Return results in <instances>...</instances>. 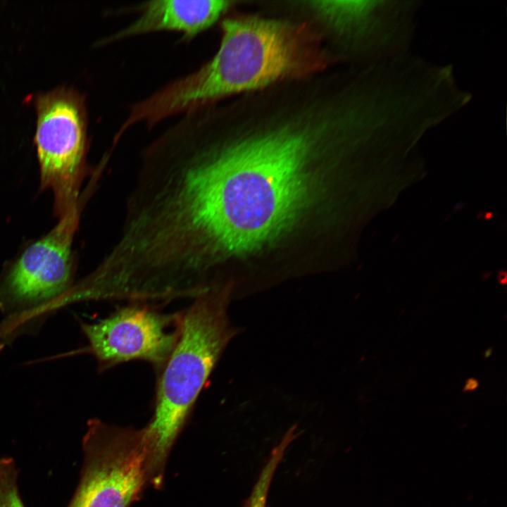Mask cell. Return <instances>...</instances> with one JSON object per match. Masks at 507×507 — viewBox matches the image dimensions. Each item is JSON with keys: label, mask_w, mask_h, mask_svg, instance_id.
Listing matches in <instances>:
<instances>
[{"label": "cell", "mask_w": 507, "mask_h": 507, "mask_svg": "<svg viewBox=\"0 0 507 507\" xmlns=\"http://www.w3.org/2000/svg\"><path fill=\"white\" fill-rule=\"evenodd\" d=\"M273 92L182 114L146 153L139 227L158 263L184 284L215 282L229 258L279 234L302 203L308 163L338 139L342 115L328 96Z\"/></svg>", "instance_id": "1"}, {"label": "cell", "mask_w": 507, "mask_h": 507, "mask_svg": "<svg viewBox=\"0 0 507 507\" xmlns=\"http://www.w3.org/2000/svg\"><path fill=\"white\" fill-rule=\"evenodd\" d=\"M218 51L196 70L163 85L144 101L156 123L239 93L323 71L326 57L304 27L258 17H232L221 24Z\"/></svg>", "instance_id": "2"}, {"label": "cell", "mask_w": 507, "mask_h": 507, "mask_svg": "<svg viewBox=\"0 0 507 507\" xmlns=\"http://www.w3.org/2000/svg\"><path fill=\"white\" fill-rule=\"evenodd\" d=\"M230 285L203 293L182 311L178 340L158 373L154 413L142 428L152 484L162 482L166 459L223 351L237 331L227 306Z\"/></svg>", "instance_id": "3"}, {"label": "cell", "mask_w": 507, "mask_h": 507, "mask_svg": "<svg viewBox=\"0 0 507 507\" xmlns=\"http://www.w3.org/2000/svg\"><path fill=\"white\" fill-rule=\"evenodd\" d=\"M35 106L40 188L53 192L54 212L61 218L80 209V189L89 172L85 101L77 91L61 87L40 94Z\"/></svg>", "instance_id": "4"}, {"label": "cell", "mask_w": 507, "mask_h": 507, "mask_svg": "<svg viewBox=\"0 0 507 507\" xmlns=\"http://www.w3.org/2000/svg\"><path fill=\"white\" fill-rule=\"evenodd\" d=\"M82 447L80 480L67 507H130L149 482L142 430L92 419Z\"/></svg>", "instance_id": "5"}, {"label": "cell", "mask_w": 507, "mask_h": 507, "mask_svg": "<svg viewBox=\"0 0 507 507\" xmlns=\"http://www.w3.org/2000/svg\"><path fill=\"white\" fill-rule=\"evenodd\" d=\"M80 209L60 218L44 237L30 245L0 282V310L31 314L56 299L67 297L73 287L72 244Z\"/></svg>", "instance_id": "6"}, {"label": "cell", "mask_w": 507, "mask_h": 507, "mask_svg": "<svg viewBox=\"0 0 507 507\" xmlns=\"http://www.w3.org/2000/svg\"><path fill=\"white\" fill-rule=\"evenodd\" d=\"M182 311L163 313L149 303L130 302L97 322L80 321L86 351L104 372L123 363L143 361L161 371L180 335Z\"/></svg>", "instance_id": "7"}, {"label": "cell", "mask_w": 507, "mask_h": 507, "mask_svg": "<svg viewBox=\"0 0 507 507\" xmlns=\"http://www.w3.org/2000/svg\"><path fill=\"white\" fill-rule=\"evenodd\" d=\"M232 4L225 0L144 1L136 6L139 15L133 21L100 39L97 46L161 31L176 32L184 40H190L213 26Z\"/></svg>", "instance_id": "8"}, {"label": "cell", "mask_w": 507, "mask_h": 507, "mask_svg": "<svg viewBox=\"0 0 507 507\" xmlns=\"http://www.w3.org/2000/svg\"><path fill=\"white\" fill-rule=\"evenodd\" d=\"M373 1H314L311 6L325 20L351 32L368 12Z\"/></svg>", "instance_id": "9"}, {"label": "cell", "mask_w": 507, "mask_h": 507, "mask_svg": "<svg viewBox=\"0 0 507 507\" xmlns=\"http://www.w3.org/2000/svg\"><path fill=\"white\" fill-rule=\"evenodd\" d=\"M0 507H25L18 486V470L12 458H0Z\"/></svg>", "instance_id": "10"}, {"label": "cell", "mask_w": 507, "mask_h": 507, "mask_svg": "<svg viewBox=\"0 0 507 507\" xmlns=\"http://www.w3.org/2000/svg\"><path fill=\"white\" fill-rule=\"evenodd\" d=\"M479 387V382L477 379L470 377L468 379L464 384L463 391L470 392L475 390Z\"/></svg>", "instance_id": "11"}, {"label": "cell", "mask_w": 507, "mask_h": 507, "mask_svg": "<svg viewBox=\"0 0 507 507\" xmlns=\"http://www.w3.org/2000/svg\"><path fill=\"white\" fill-rule=\"evenodd\" d=\"M492 349H490V348L487 349L484 353V358L489 357L492 355Z\"/></svg>", "instance_id": "12"}]
</instances>
